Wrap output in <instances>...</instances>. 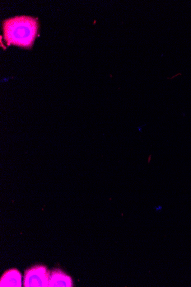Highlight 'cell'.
Wrapping results in <instances>:
<instances>
[{
	"label": "cell",
	"instance_id": "6da1fadb",
	"mask_svg": "<svg viewBox=\"0 0 191 287\" xmlns=\"http://www.w3.org/2000/svg\"><path fill=\"white\" fill-rule=\"evenodd\" d=\"M37 20L28 16H16L3 23L4 38L8 44L30 46L37 31Z\"/></svg>",
	"mask_w": 191,
	"mask_h": 287
},
{
	"label": "cell",
	"instance_id": "7a4b0ae2",
	"mask_svg": "<svg viewBox=\"0 0 191 287\" xmlns=\"http://www.w3.org/2000/svg\"><path fill=\"white\" fill-rule=\"evenodd\" d=\"M50 272L44 266L33 267L25 272V287L49 286Z\"/></svg>",
	"mask_w": 191,
	"mask_h": 287
},
{
	"label": "cell",
	"instance_id": "3957f363",
	"mask_svg": "<svg viewBox=\"0 0 191 287\" xmlns=\"http://www.w3.org/2000/svg\"><path fill=\"white\" fill-rule=\"evenodd\" d=\"M0 286H22V276L16 269L9 270L4 273L0 280Z\"/></svg>",
	"mask_w": 191,
	"mask_h": 287
},
{
	"label": "cell",
	"instance_id": "277c9868",
	"mask_svg": "<svg viewBox=\"0 0 191 287\" xmlns=\"http://www.w3.org/2000/svg\"><path fill=\"white\" fill-rule=\"evenodd\" d=\"M72 280L71 277L65 274L60 270H55L50 273L49 286H72Z\"/></svg>",
	"mask_w": 191,
	"mask_h": 287
},
{
	"label": "cell",
	"instance_id": "5b68a950",
	"mask_svg": "<svg viewBox=\"0 0 191 287\" xmlns=\"http://www.w3.org/2000/svg\"><path fill=\"white\" fill-rule=\"evenodd\" d=\"M163 207L161 205L154 207V210H155L156 212H159V211H161Z\"/></svg>",
	"mask_w": 191,
	"mask_h": 287
}]
</instances>
